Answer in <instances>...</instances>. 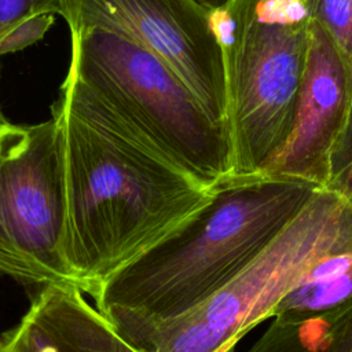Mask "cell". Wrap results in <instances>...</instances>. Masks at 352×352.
<instances>
[{"label": "cell", "instance_id": "1", "mask_svg": "<svg viewBox=\"0 0 352 352\" xmlns=\"http://www.w3.org/2000/svg\"><path fill=\"white\" fill-rule=\"evenodd\" d=\"M63 131L65 257L94 294L205 206L209 188L126 132L67 74L52 107Z\"/></svg>", "mask_w": 352, "mask_h": 352}, {"label": "cell", "instance_id": "2", "mask_svg": "<svg viewBox=\"0 0 352 352\" xmlns=\"http://www.w3.org/2000/svg\"><path fill=\"white\" fill-rule=\"evenodd\" d=\"M319 188L287 177L231 179L170 234L92 294L111 322L165 320L208 298L297 216Z\"/></svg>", "mask_w": 352, "mask_h": 352}, {"label": "cell", "instance_id": "3", "mask_svg": "<svg viewBox=\"0 0 352 352\" xmlns=\"http://www.w3.org/2000/svg\"><path fill=\"white\" fill-rule=\"evenodd\" d=\"M67 74L126 132L201 184L231 177L228 125L160 56L102 28L70 33Z\"/></svg>", "mask_w": 352, "mask_h": 352}, {"label": "cell", "instance_id": "4", "mask_svg": "<svg viewBox=\"0 0 352 352\" xmlns=\"http://www.w3.org/2000/svg\"><path fill=\"white\" fill-rule=\"evenodd\" d=\"M212 22L224 63L230 180L253 179L292 129L312 16L307 0H230Z\"/></svg>", "mask_w": 352, "mask_h": 352}, {"label": "cell", "instance_id": "5", "mask_svg": "<svg viewBox=\"0 0 352 352\" xmlns=\"http://www.w3.org/2000/svg\"><path fill=\"white\" fill-rule=\"evenodd\" d=\"M352 249V202L319 187L297 216L230 282L165 320L113 323L140 352H230L327 254Z\"/></svg>", "mask_w": 352, "mask_h": 352}, {"label": "cell", "instance_id": "6", "mask_svg": "<svg viewBox=\"0 0 352 352\" xmlns=\"http://www.w3.org/2000/svg\"><path fill=\"white\" fill-rule=\"evenodd\" d=\"M60 118L0 126V274L26 286H77L65 257Z\"/></svg>", "mask_w": 352, "mask_h": 352}, {"label": "cell", "instance_id": "7", "mask_svg": "<svg viewBox=\"0 0 352 352\" xmlns=\"http://www.w3.org/2000/svg\"><path fill=\"white\" fill-rule=\"evenodd\" d=\"M58 14L70 33L102 28L143 45L168 63L205 107L227 124L220 41L212 12L195 0H59Z\"/></svg>", "mask_w": 352, "mask_h": 352}, {"label": "cell", "instance_id": "8", "mask_svg": "<svg viewBox=\"0 0 352 352\" xmlns=\"http://www.w3.org/2000/svg\"><path fill=\"white\" fill-rule=\"evenodd\" d=\"M352 78L329 34L312 21L292 129L257 177H287L323 187L330 155L348 120Z\"/></svg>", "mask_w": 352, "mask_h": 352}, {"label": "cell", "instance_id": "9", "mask_svg": "<svg viewBox=\"0 0 352 352\" xmlns=\"http://www.w3.org/2000/svg\"><path fill=\"white\" fill-rule=\"evenodd\" d=\"M8 352H140L72 285H48L4 340Z\"/></svg>", "mask_w": 352, "mask_h": 352}, {"label": "cell", "instance_id": "10", "mask_svg": "<svg viewBox=\"0 0 352 352\" xmlns=\"http://www.w3.org/2000/svg\"><path fill=\"white\" fill-rule=\"evenodd\" d=\"M352 309V249L320 258L275 307L282 322H308Z\"/></svg>", "mask_w": 352, "mask_h": 352}, {"label": "cell", "instance_id": "11", "mask_svg": "<svg viewBox=\"0 0 352 352\" xmlns=\"http://www.w3.org/2000/svg\"><path fill=\"white\" fill-rule=\"evenodd\" d=\"M312 21L331 38L352 78V0H307Z\"/></svg>", "mask_w": 352, "mask_h": 352}, {"label": "cell", "instance_id": "12", "mask_svg": "<svg viewBox=\"0 0 352 352\" xmlns=\"http://www.w3.org/2000/svg\"><path fill=\"white\" fill-rule=\"evenodd\" d=\"M323 187L352 202V103L345 126L331 151Z\"/></svg>", "mask_w": 352, "mask_h": 352}, {"label": "cell", "instance_id": "13", "mask_svg": "<svg viewBox=\"0 0 352 352\" xmlns=\"http://www.w3.org/2000/svg\"><path fill=\"white\" fill-rule=\"evenodd\" d=\"M59 0H0V40L16 25L37 14H58Z\"/></svg>", "mask_w": 352, "mask_h": 352}, {"label": "cell", "instance_id": "14", "mask_svg": "<svg viewBox=\"0 0 352 352\" xmlns=\"http://www.w3.org/2000/svg\"><path fill=\"white\" fill-rule=\"evenodd\" d=\"M54 23L52 14H37L21 22L0 40V56L21 51L44 37Z\"/></svg>", "mask_w": 352, "mask_h": 352}, {"label": "cell", "instance_id": "15", "mask_svg": "<svg viewBox=\"0 0 352 352\" xmlns=\"http://www.w3.org/2000/svg\"><path fill=\"white\" fill-rule=\"evenodd\" d=\"M323 352H352V311L336 324Z\"/></svg>", "mask_w": 352, "mask_h": 352}, {"label": "cell", "instance_id": "16", "mask_svg": "<svg viewBox=\"0 0 352 352\" xmlns=\"http://www.w3.org/2000/svg\"><path fill=\"white\" fill-rule=\"evenodd\" d=\"M195 1L212 12V11H216L221 7H224L230 0H195Z\"/></svg>", "mask_w": 352, "mask_h": 352}, {"label": "cell", "instance_id": "17", "mask_svg": "<svg viewBox=\"0 0 352 352\" xmlns=\"http://www.w3.org/2000/svg\"><path fill=\"white\" fill-rule=\"evenodd\" d=\"M0 352H8V349L6 346V342L3 340H0Z\"/></svg>", "mask_w": 352, "mask_h": 352}, {"label": "cell", "instance_id": "18", "mask_svg": "<svg viewBox=\"0 0 352 352\" xmlns=\"http://www.w3.org/2000/svg\"><path fill=\"white\" fill-rule=\"evenodd\" d=\"M4 122H7V120L4 118V116H3V113H1V109H0V126L4 124Z\"/></svg>", "mask_w": 352, "mask_h": 352}]
</instances>
